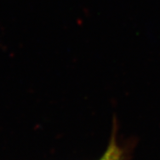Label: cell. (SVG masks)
Wrapping results in <instances>:
<instances>
[{"instance_id":"1","label":"cell","mask_w":160,"mask_h":160,"mask_svg":"<svg viewBox=\"0 0 160 160\" xmlns=\"http://www.w3.org/2000/svg\"><path fill=\"white\" fill-rule=\"evenodd\" d=\"M122 153L115 142H111L109 148L100 160H121Z\"/></svg>"}]
</instances>
